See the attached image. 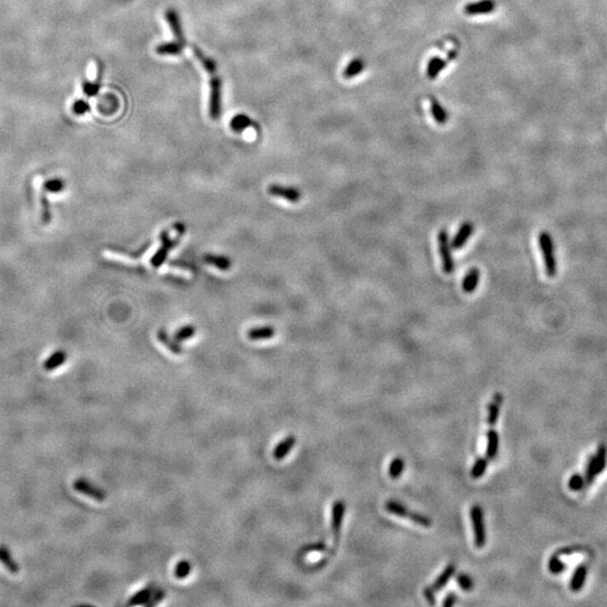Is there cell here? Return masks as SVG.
<instances>
[{
    "mask_svg": "<svg viewBox=\"0 0 607 607\" xmlns=\"http://www.w3.org/2000/svg\"><path fill=\"white\" fill-rule=\"evenodd\" d=\"M44 187L46 190H48V192L56 194V193L62 192V190L64 189V181H62V180H60V179L50 180V181H48L44 184Z\"/></svg>",
    "mask_w": 607,
    "mask_h": 607,
    "instance_id": "obj_36",
    "label": "cell"
},
{
    "mask_svg": "<svg viewBox=\"0 0 607 607\" xmlns=\"http://www.w3.org/2000/svg\"><path fill=\"white\" fill-rule=\"evenodd\" d=\"M438 245L442 261V268H443L445 274L450 275L454 270V260L453 256H452V246L449 235H447V232L444 229H442L438 234Z\"/></svg>",
    "mask_w": 607,
    "mask_h": 607,
    "instance_id": "obj_4",
    "label": "cell"
},
{
    "mask_svg": "<svg viewBox=\"0 0 607 607\" xmlns=\"http://www.w3.org/2000/svg\"><path fill=\"white\" fill-rule=\"evenodd\" d=\"M268 192L271 196L286 199L290 203L299 202L301 198V194L299 192V189L294 188V187H285V186H281V184H277V183L271 184V186L268 188Z\"/></svg>",
    "mask_w": 607,
    "mask_h": 607,
    "instance_id": "obj_8",
    "label": "cell"
},
{
    "mask_svg": "<svg viewBox=\"0 0 607 607\" xmlns=\"http://www.w3.org/2000/svg\"><path fill=\"white\" fill-rule=\"evenodd\" d=\"M587 574H588L587 565H585V564L578 565V567L575 569L572 581H570V589L575 591V593H578V591H580L585 584L586 578H587Z\"/></svg>",
    "mask_w": 607,
    "mask_h": 607,
    "instance_id": "obj_14",
    "label": "cell"
},
{
    "mask_svg": "<svg viewBox=\"0 0 607 607\" xmlns=\"http://www.w3.org/2000/svg\"><path fill=\"white\" fill-rule=\"evenodd\" d=\"M473 230H475V226L471 222H465L460 226L459 231H458L457 234L454 235L453 240L451 242V246L452 249L454 250H460L464 248V245L467 243L468 240L470 239V236L473 233Z\"/></svg>",
    "mask_w": 607,
    "mask_h": 607,
    "instance_id": "obj_12",
    "label": "cell"
},
{
    "mask_svg": "<svg viewBox=\"0 0 607 607\" xmlns=\"http://www.w3.org/2000/svg\"><path fill=\"white\" fill-rule=\"evenodd\" d=\"M470 515H471V522H472V528H473V537H475V545L476 548L481 549L485 547L486 541H487V537H486V528H485V524H483V513H482V508L480 505H473L471 511H470Z\"/></svg>",
    "mask_w": 607,
    "mask_h": 607,
    "instance_id": "obj_5",
    "label": "cell"
},
{
    "mask_svg": "<svg viewBox=\"0 0 607 607\" xmlns=\"http://www.w3.org/2000/svg\"><path fill=\"white\" fill-rule=\"evenodd\" d=\"M503 400L504 397L502 394L497 393L494 395L491 403L489 404V414H488V424H489L490 428H495L498 418H500V409L503 404Z\"/></svg>",
    "mask_w": 607,
    "mask_h": 607,
    "instance_id": "obj_17",
    "label": "cell"
},
{
    "mask_svg": "<svg viewBox=\"0 0 607 607\" xmlns=\"http://www.w3.org/2000/svg\"><path fill=\"white\" fill-rule=\"evenodd\" d=\"M196 334V328L193 325H184L174 334V339L178 342L186 341V339L192 338Z\"/></svg>",
    "mask_w": 607,
    "mask_h": 607,
    "instance_id": "obj_31",
    "label": "cell"
},
{
    "mask_svg": "<svg viewBox=\"0 0 607 607\" xmlns=\"http://www.w3.org/2000/svg\"><path fill=\"white\" fill-rule=\"evenodd\" d=\"M586 486L585 479L580 475H574L569 480V488L574 491H579Z\"/></svg>",
    "mask_w": 607,
    "mask_h": 607,
    "instance_id": "obj_37",
    "label": "cell"
},
{
    "mask_svg": "<svg viewBox=\"0 0 607 607\" xmlns=\"http://www.w3.org/2000/svg\"><path fill=\"white\" fill-rule=\"evenodd\" d=\"M479 280H480V272L478 269H471L467 272L466 277L464 278V281H462V289H464L465 292L467 294H471V292L475 291L477 289L478 285H479Z\"/></svg>",
    "mask_w": 607,
    "mask_h": 607,
    "instance_id": "obj_18",
    "label": "cell"
},
{
    "mask_svg": "<svg viewBox=\"0 0 607 607\" xmlns=\"http://www.w3.org/2000/svg\"><path fill=\"white\" fill-rule=\"evenodd\" d=\"M549 568H550V572L554 575H557V574L562 573V570L564 569V564L560 561L557 555H553V557L550 559Z\"/></svg>",
    "mask_w": 607,
    "mask_h": 607,
    "instance_id": "obj_38",
    "label": "cell"
},
{
    "mask_svg": "<svg viewBox=\"0 0 607 607\" xmlns=\"http://www.w3.org/2000/svg\"><path fill=\"white\" fill-rule=\"evenodd\" d=\"M326 545L325 543H318V544H313L311 547L306 548V551H321V550H325Z\"/></svg>",
    "mask_w": 607,
    "mask_h": 607,
    "instance_id": "obj_44",
    "label": "cell"
},
{
    "mask_svg": "<svg viewBox=\"0 0 607 607\" xmlns=\"http://www.w3.org/2000/svg\"><path fill=\"white\" fill-rule=\"evenodd\" d=\"M404 468H405L404 460L402 459V458L396 457L395 459H393V461L390 462V466H389L390 478H393V479H397V478L402 476Z\"/></svg>",
    "mask_w": 607,
    "mask_h": 607,
    "instance_id": "obj_29",
    "label": "cell"
},
{
    "mask_svg": "<svg viewBox=\"0 0 607 607\" xmlns=\"http://www.w3.org/2000/svg\"><path fill=\"white\" fill-rule=\"evenodd\" d=\"M488 467V459L487 458H479L476 460V464L473 465L471 470V477L473 479H478L483 476Z\"/></svg>",
    "mask_w": 607,
    "mask_h": 607,
    "instance_id": "obj_32",
    "label": "cell"
},
{
    "mask_svg": "<svg viewBox=\"0 0 607 607\" xmlns=\"http://www.w3.org/2000/svg\"><path fill=\"white\" fill-rule=\"evenodd\" d=\"M204 260L205 262H207L208 264L215 267V268H217L220 271H227L231 269V265H232V262L225 255L207 254L204 256Z\"/></svg>",
    "mask_w": 607,
    "mask_h": 607,
    "instance_id": "obj_21",
    "label": "cell"
},
{
    "mask_svg": "<svg viewBox=\"0 0 607 607\" xmlns=\"http://www.w3.org/2000/svg\"><path fill=\"white\" fill-rule=\"evenodd\" d=\"M296 444V438L294 435L287 436L285 440H282L279 444L276 446L274 451V458L276 460H282L288 456V453L292 450V447Z\"/></svg>",
    "mask_w": 607,
    "mask_h": 607,
    "instance_id": "obj_16",
    "label": "cell"
},
{
    "mask_svg": "<svg viewBox=\"0 0 607 607\" xmlns=\"http://www.w3.org/2000/svg\"><path fill=\"white\" fill-rule=\"evenodd\" d=\"M251 125V121L248 116L245 115H236L235 117L232 118V121H231V127H232V130L235 132H242L244 131L246 127Z\"/></svg>",
    "mask_w": 607,
    "mask_h": 607,
    "instance_id": "obj_30",
    "label": "cell"
},
{
    "mask_svg": "<svg viewBox=\"0 0 607 607\" xmlns=\"http://www.w3.org/2000/svg\"><path fill=\"white\" fill-rule=\"evenodd\" d=\"M434 594H435V593H434L433 590L431 589V587H426V588L424 589V595H425V597H426V599H428V601H429V603H430L431 605H434V604H435V597H434Z\"/></svg>",
    "mask_w": 607,
    "mask_h": 607,
    "instance_id": "obj_42",
    "label": "cell"
},
{
    "mask_svg": "<svg viewBox=\"0 0 607 607\" xmlns=\"http://www.w3.org/2000/svg\"><path fill=\"white\" fill-rule=\"evenodd\" d=\"M158 339L163 344V346H166V348L169 349L170 351L173 352L174 354H180V353L182 352V349L178 344V341H176V339H172L171 337H170L168 335V334H167V332H164V331L159 332L158 333Z\"/></svg>",
    "mask_w": 607,
    "mask_h": 607,
    "instance_id": "obj_28",
    "label": "cell"
},
{
    "mask_svg": "<svg viewBox=\"0 0 607 607\" xmlns=\"http://www.w3.org/2000/svg\"><path fill=\"white\" fill-rule=\"evenodd\" d=\"M454 572H456V565H454L453 563H450V564L447 565V567H446V568L443 570V573H442V574L439 576V577L436 578L435 583H434L433 585H432V586H430L431 589L433 590L434 593H435V591H439L440 589L443 588L444 586L447 584V581H449V580H450V578L452 577V576H453Z\"/></svg>",
    "mask_w": 607,
    "mask_h": 607,
    "instance_id": "obj_24",
    "label": "cell"
},
{
    "mask_svg": "<svg viewBox=\"0 0 607 607\" xmlns=\"http://www.w3.org/2000/svg\"><path fill=\"white\" fill-rule=\"evenodd\" d=\"M88 109H89V106H88V104H87L86 101L78 100V101H75V102H74V105H73V111L75 112L77 115H82V114H85L86 111H88Z\"/></svg>",
    "mask_w": 607,
    "mask_h": 607,
    "instance_id": "obj_40",
    "label": "cell"
},
{
    "mask_svg": "<svg viewBox=\"0 0 607 607\" xmlns=\"http://www.w3.org/2000/svg\"><path fill=\"white\" fill-rule=\"evenodd\" d=\"M34 187L35 189H37V192L40 194L41 197V204H42V218L43 222L45 224H49L51 222V218H52V215H51V210H50V205H49V200L46 198V194H48V190L45 189L44 187V182H43V178L41 176H37L34 180Z\"/></svg>",
    "mask_w": 607,
    "mask_h": 607,
    "instance_id": "obj_10",
    "label": "cell"
},
{
    "mask_svg": "<svg viewBox=\"0 0 607 607\" xmlns=\"http://www.w3.org/2000/svg\"><path fill=\"white\" fill-rule=\"evenodd\" d=\"M364 66H366V64H364V61L361 58H356L347 65L346 69H344L343 77L346 79H352L356 75H358L359 73H361L364 69Z\"/></svg>",
    "mask_w": 607,
    "mask_h": 607,
    "instance_id": "obj_26",
    "label": "cell"
},
{
    "mask_svg": "<svg viewBox=\"0 0 607 607\" xmlns=\"http://www.w3.org/2000/svg\"><path fill=\"white\" fill-rule=\"evenodd\" d=\"M153 589L151 587H146L140 591H137L135 595H133L127 601V606H136V605H146L147 601L150 600Z\"/></svg>",
    "mask_w": 607,
    "mask_h": 607,
    "instance_id": "obj_27",
    "label": "cell"
},
{
    "mask_svg": "<svg viewBox=\"0 0 607 607\" xmlns=\"http://www.w3.org/2000/svg\"><path fill=\"white\" fill-rule=\"evenodd\" d=\"M178 240H179V236H177L176 239H172V238H170L168 233H164L162 235L161 249L157 252L156 255H154V258L152 259V264L154 267H160V264L163 263L164 260L167 259L169 252L171 251L173 246L178 243Z\"/></svg>",
    "mask_w": 607,
    "mask_h": 607,
    "instance_id": "obj_9",
    "label": "cell"
},
{
    "mask_svg": "<svg viewBox=\"0 0 607 607\" xmlns=\"http://www.w3.org/2000/svg\"><path fill=\"white\" fill-rule=\"evenodd\" d=\"M344 514H346V503L342 501L334 503L332 507V532L336 538L341 532Z\"/></svg>",
    "mask_w": 607,
    "mask_h": 607,
    "instance_id": "obj_13",
    "label": "cell"
},
{
    "mask_svg": "<svg viewBox=\"0 0 607 607\" xmlns=\"http://www.w3.org/2000/svg\"><path fill=\"white\" fill-rule=\"evenodd\" d=\"M157 52L159 54H179L181 52V45L178 43H167V44H162L160 46H158Z\"/></svg>",
    "mask_w": 607,
    "mask_h": 607,
    "instance_id": "obj_34",
    "label": "cell"
},
{
    "mask_svg": "<svg viewBox=\"0 0 607 607\" xmlns=\"http://www.w3.org/2000/svg\"><path fill=\"white\" fill-rule=\"evenodd\" d=\"M190 572H192V564H190V562L187 561V560H181V561H179L176 565L174 576H176L178 579H184L188 577Z\"/></svg>",
    "mask_w": 607,
    "mask_h": 607,
    "instance_id": "obj_33",
    "label": "cell"
},
{
    "mask_svg": "<svg viewBox=\"0 0 607 607\" xmlns=\"http://www.w3.org/2000/svg\"><path fill=\"white\" fill-rule=\"evenodd\" d=\"M430 106H431V114L432 116L434 117L435 122L438 123L440 125H444L445 123L447 122V112L444 109V107L442 106L440 102L436 100L435 98H431L430 99Z\"/></svg>",
    "mask_w": 607,
    "mask_h": 607,
    "instance_id": "obj_25",
    "label": "cell"
},
{
    "mask_svg": "<svg viewBox=\"0 0 607 607\" xmlns=\"http://www.w3.org/2000/svg\"><path fill=\"white\" fill-rule=\"evenodd\" d=\"M385 508H386V511L390 514H393V515L399 516L402 518H408V519H410V521L415 522L416 524H419V525H421V526L430 527L432 525L431 518L423 515V514H420L416 512H409L407 507L396 501H388L385 504Z\"/></svg>",
    "mask_w": 607,
    "mask_h": 607,
    "instance_id": "obj_3",
    "label": "cell"
},
{
    "mask_svg": "<svg viewBox=\"0 0 607 607\" xmlns=\"http://www.w3.org/2000/svg\"><path fill=\"white\" fill-rule=\"evenodd\" d=\"M457 600H458L457 595L453 594V593H451V594H449V595L446 596V598L443 601V606H447V607L453 606L457 603Z\"/></svg>",
    "mask_w": 607,
    "mask_h": 607,
    "instance_id": "obj_43",
    "label": "cell"
},
{
    "mask_svg": "<svg viewBox=\"0 0 607 607\" xmlns=\"http://www.w3.org/2000/svg\"><path fill=\"white\" fill-rule=\"evenodd\" d=\"M73 487L77 491L84 494V495L88 497H91L92 500L97 502H104L106 498V494L101 488L95 486L94 483L89 482L87 479H84V478L77 479L73 483Z\"/></svg>",
    "mask_w": 607,
    "mask_h": 607,
    "instance_id": "obj_6",
    "label": "cell"
},
{
    "mask_svg": "<svg viewBox=\"0 0 607 607\" xmlns=\"http://www.w3.org/2000/svg\"><path fill=\"white\" fill-rule=\"evenodd\" d=\"M457 583L459 584V586L461 587L462 590L465 591H471L473 589V580L470 577L469 575L467 574H459L457 576Z\"/></svg>",
    "mask_w": 607,
    "mask_h": 607,
    "instance_id": "obj_35",
    "label": "cell"
},
{
    "mask_svg": "<svg viewBox=\"0 0 607 607\" xmlns=\"http://www.w3.org/2000/svg\"><path fill=\"white\" fill-rule=\"evenodd\" d=\"M0 562L3 563L4 567L6 568L9 573L14 575L18 574L19 565L15 562L9 550L6 547H4V545H0Z\"/></svg>",
    "mask_w": 607,
    "mask_h": 607,
    "instance_id": "obj_23",
    "label": "cell"
},
{
    "mask_svg": "<svg viewBox=\"0 0 607 607\" xmlns=\"http://www.w3.org/2000/svg\"><path fill=\"white\" fill-rule=\"evenodd\" d=\"M276 331L272 326H258L253 327L248 332V337L252 341H262V339H270L275 336Z\"/></svg>",
    "mask_w": 607,
    "mask_h": 607,
    "instance_id": "obj_20",
    "label": "cell"
},
{
    "mask_svg": "<svg viewBox=\"0 0 607 607\" xmlns=\"http://www.w3.org/2000/svg\"><path fill=\"white\" fill-rule=\"evenodd\" d=\"M496 8V4L492 0H480V2L468 4L464 8L466 15L476 16V15H485L494 12Z\"/></svg>",
    "mask_w": 607,
    "mask_h": 607,
    "instance_id": "obj_11",
    "label": "cell"
},
{
    "mask_svg": "<svg viewBox=\"0 0 607 607\" xmlns=\"http://www.w3.org/2000/svg\"><path fill=\"white\" fill-rule=\"evenodd\" d=\"M498 447H500V438L498 433L494 428H490L487 433V451L486 457L488 460L495 459L498 453Z\"/></svg>",
    "mask_w": 607,
    "mask_h": 607,
    "instance_id": "obj_15",
    "label": "cell"
},
{
    "mask_svg": "<svg viewBox=\"0 0 607 607\" xmlns=\"http://www.w3.org/2000/svg\"><path fill=\"white\" fill-rule=\"evenodd\" d=\"M449 63L447 59H442L440 56H434L429 61L428 69H426V75L430 80H434L439 75L440 72L443 70L446 64Z\"/></svg>",
    "mask_w": 607,
    "mask_h": 607,
    "instance_id": "obj_19",
    "label": "cell"
},
{
    "mask_svg": "<svg viewBox=\"0 0 607 607\" xmlns=\"http://www.w3.org/2000/svg\"><path fill=\"white\" fill-rule=\"evenodd\" d=\"M538 242L543 256L544 268L545 272H547V276L549 278H554L555 275H557L558 265L557 259H555L554 255V243L552 236L548 232H541L538 236Z\"/></svg>",
    "mask_w": 607,
    "mask_h": 607,
    "instance_id": "obj_1",
    "label": "cell"
},
{
    "mask_svg": "<svg viewBox=\"0 0 607 607\" xmlns=\"http://www.w3.org/2000/svg\"><path fill=\"white\" fill-rule=\"evenodd\" d=\"M607 464V447L605 444H600L597 452L591 456L588 460L587 468L585 473L586 485H591L599 473L604 471Z\"/></svg>",
    "mask_w": 607,
    "mask_h": 607,
    "instance_id": "obj_2",
    "label": "cell"
},
{
    "mask_svg": "<svg viewBox=\"0 0 607 607\" xmlns=\"http://www.w3.org/2000/svg\"><path fill=\"white\" fill-rule=\"evenodd\" d=\"M84 91L88 96H95V95H97V92L99 91V87H98V85H95V84H85Z\"/></svg>",
    "mask_w": 607,
    "mask_h": 607,
    "instance_id": "obj_41",
    "label": "cell"
},
{
    "mask_svg": "<svg viewBox=\"0 0 607 607\" xmlns=\"http://www.w3.org/2000/svg\"><path fill=\"white\" fill-rule=\"evenodd\" d=\"M220 111V82L217 75L210 79V96H209V115L214 120L218 118Z\"/></svg>",
    "mask_w": 607,
    "mask_h": 607,
    "instance_id": "obj_7",
    "label": "cell"
},
{
    "mask_svg": "<svg viewBox=\"0 0 607 607\" xmlns=\"http://www.w3.org/2000/svg\"><path fill=\"white\" fill-rule=\"evenodd\" d=\"M164 595H166V593H164V590H162V589L153 590V591H152V595H151V598H150V600L147 601V604H146V605H147V606H153V605L158 604L159 601H160V600H162V599H163Z\"/></svg>",
    "mask_w": 607,
    "mask_h": 607,
    "instance_id": "obj_39",
    "label": "cell"
},
{
    "mask_svg": "<svg viewBox=\"0 0 607 607\" xmlns=\"http://www.w3.org/2000/svg\"><path fill=\"white\" fill-rule=\"evenodd\" d=\"M66 358H68V356H66L65 351H56L51 354L46 361H44L43 368L46 371H53V370L62 366L66 361Z\"/></svg>",
    "mask_w": 607,
    "mask_h": 607,
    "instance_id": "obj_22",
    "label": "cell"
}]
</instances>
